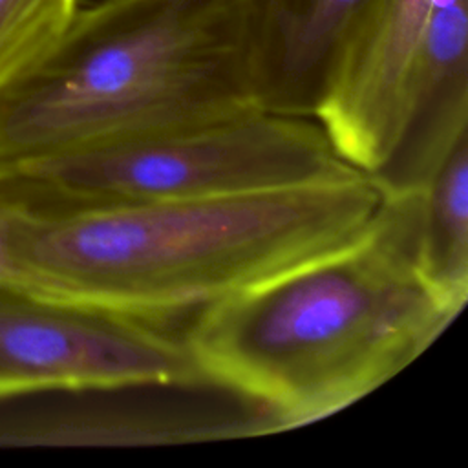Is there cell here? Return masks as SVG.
<instances>
[{
  "label": "cell",
  "instance_id": "2",
  "mask_svg": "<svg viewBox=\"0 0 468 468\" xmlns=\"http://www.w3.org/2000/svg\"><path fill=\"white\" fill-rule=\"evenodd\" d=\"M355 177L181 201L24 207L5 238V285L174 325L355 236L378 203ZM185 322V324H186Z\"/></svg>",
  "mask_w": 468,
  "mask_h": 468
},
{
  "label": "cell",
  "instance_id": "6",
  "mask_svg": "<svg viewBox=\"0 0 468 468\" xmlns=\"http://www.w3.org/2000/svg\"><path fill=\"white\" fill-rule=\"evenodd\" d=\"M437 0H373L344 44L313 119L338 155L366 176L399 150L411 84Z\"/></svg>",
  "mask_w": 468,
  "mask_h": 468
},
{
  "label": "cell",
  "instance_id": "10",
  "mask_svg": "<svg viewBox=\"0 0 468 468\" xmlns=\"http://www.w3.org/2000/svg\"><path fill=\"white\" fill-rule=\"evenodd\" d=\"M38 185L20 170L0 168V283L5 285V238L15 216L27 205L42 201Z\"/></svg>",
  "mask_w": 468,
  "mask_h": 468
},
{
  "label": "cell",
  "instance_id": "4",
  "mask_svg": "<svg viewBox=\"0 0 468 468\" xmlns=\"http://www.w3.org/2000/svg\"><path fill=\"white\" fill-rule=\"evenodd\" d=\"M46 201L208 199L336 183L362 174L313 117L247 110L37 159L20 168Z\"/></svg>",
  "mask_w": 468,
  "mask_h": 468
},
{
  "label": "cell",
  "instance_id": "3",
  "mask_svg": "<svg viewBox=\"0 0 468 468\" xmlns=\"http://www.w3.org/2000/svg\"><path fill=\"white\" fill-rule=\"evenodd\" d=\"M256 108L250 0H99L0 88V168Z\"/></svg>",
  "mask_w": 468,
  "mask_h": 468
},
{
  "label": "cell",
  "instance_id": "9",
  "mask_svg": "<svg viewBox=\"0 0 468 468\" xmlns=\"http://www.w3.org/2000/svg\"><path fill=\"white\" fill-rule=\"evenodd\" d=\"M77 7L79 0H0V88L57 44Z\"/></svg>",
  "mask_w": 468,
  "mask_h": 468
},
{
  "label": "cell",
  "instance_id": "5",
  "mask_svg": "<svg viewBox=\"0 0 468 468\" xmlns=\"http://www.w3.org/2000/svg\"><path fill=\"white\" fill-rule=\"evenodd\" d=\"M144 386H208L181 327L53 302L0 283V399Z\"/></svg>",
  "mask_w": 468,
  "mask_h": 468
},
{
  "label": "cell",
  "instance_id": "7",
  "mask_svg": "<svg viewBox=\"0 0 468 468\" xmlns=\"http://www.w3.org/2000/svg\"><path fill=\"white\" fill-rule=\"evenodd\" d=\"M373 0H250L261 110L313 117L329 73Z\"/></svg>",
  "mask_w": 468,
  "mask_h": 468
},
{
  "label": "cell",
  "instance_id": "8",
  "mask_svg": "<svg viewBox=\"0 0 468 468\" xmlns=\"http://www.w3.org/2000/svg\"><path fill=\"white\" fill-rule=\"evenodd\" d=\"M419 190V271L441 302L459 314L468 298V133Z\"/></svg>",
  "mask_w": 468,
  "mask_h": 468
},
{
  "label": "cell",
  "instance_id": "1",
  "mask_svg": "<svg viewBox=\"0 0 468 468\" xmlns=\"http://www.w3.org/2000/svg\"><path fill=\"white\" fill-rule=\"evenodd\" d=\"M380 196L355 236L210 303L181 329L203 380L280 431L364 399L459 316L419 271L420 190Z\"/></svg>",
  "mask_w": 468,
  "mask_h": 468
}]
</instances>
